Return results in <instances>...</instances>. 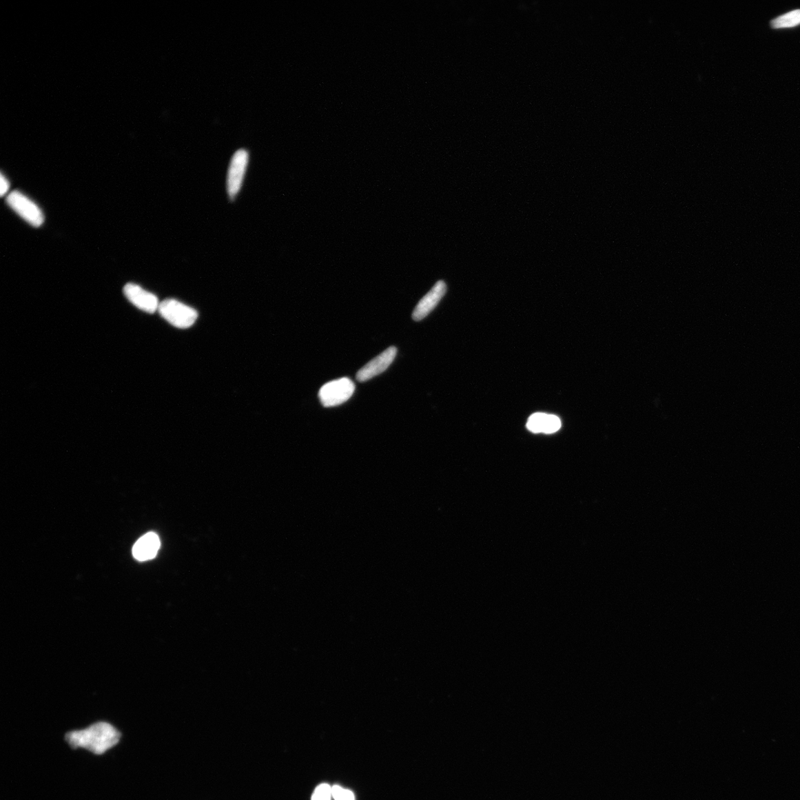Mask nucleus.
<instances>
[{"label":"nucleus","mask_w":800,"mask_h":800,"mask_svg":"<svg viewBox=\"0 0 800 800\" xmlns=\"http://www.w3.org/2000/svg\"><path fill=\"white\" fill-rule=\"evenodd\" d=\"M121 735L111 724L97 723L81 730H74L65 736L72 748H83L96 755H102L116 746Z\"/></svg>","instance_id":"obj_1"},{"label":"nucleus","mask_w":800,"mask_h":800,"mask_svg":"<svg viewBox=\"0 0 800 800\" xmlns=\"http://www.w3.org/2000/svg\"><path fill=\"white\" fill-rule=\"evenodd\" d=\"M158 311L166 321L178 329L192 327L198 318L196 311L174 299L161 302Z\"/></svg>","instance_id":"obj_2"},{"label":"nucleus","mask_w":800,"mask_h":800,"mask_svg":"<svg viewBox=\"0 0 800 800\" xmlns=\"http://www.w3.org/2000/svg\"><path fill=\"white\" fill-rule=\"evenodd\" d=\"M6 203L28 224L34 227H39L43 224L45 216L41 207L21 192L14 191L10 193L7 196Z\"/></svg>","instance_id":"obj_3"},{"label":"nucleus","mask_w":800,"mask_h":800,"mask_svg":"<svg viewBox=\"0 0 800 800\" xmlns=\"http://www.w3.org/2000/svg\"><path fill=\"white\" fill-rule=\"evenodd\" d=\"M354 391V383L345 378L325 384L320 390L319 398L324 407H334L347 402Z\"/></svg>","instance_id":"obj_4"},{"label":"nucleus","mask_w":800,"mask_h":800,"mask_svg":"<svg viewBox=\"0 0 800 800\" xmlns=\"http://www.w3.org/2000/svg\"><path fill=\"white\" fill-rule=\"evenodd\" d=\"M248 163L249 153L245 150L236 152L232 156L227 176V190L232 200L241 189Z\"/></svg>","instance_id":"obj_5"},{"label":"nucleus","mask_w":800,"mask_h":800,"mask_svg":"<svg viewBox=\"0 0 800 800\" xmlns=\"http://www.w3.org/2000/svg\"><path fill=\"white\" fill-rule=\"evenodd\" d=\"M125 298L137 309L153 314L159 309V300L154 294L147 291L139 285L127 283L123 289Z\"/></svg>","instance_id":"obj_6"},{"label":"nucleus","mask_w":800,"mask_h":800,"mask_svg":"<svg viewBox=\"0 0 800 800\" xmlns=\"http://www.w3.org/2000/svg\"><path fill=\"white\" fill-rule=\"evenodd\" d=\"M397 353L398 349L394 347L384 351L358 372L357 380L360 382L368 381L387 370L396 358Z\"/></svg>","instance_id":"obj_7"},{"label":"nucleus","mask_w":800,"mask_h":800,"mask_svg":"<svg viewBox=\"0 0 800 800\" xmlns=\"http://www.w3.org/2000/svg\"><path fill=\"white\" fill-rule=\"evenodd\" d=\"M447 286L442 280L438 281L431 290L424 296L415 307L412 318L415 321H421L434 309L438 305L443 296L446 294Z\"/></svg>","instance_id":"obj_8"},{"label":"nucleus","mask_w":800,"mask_h":800,"mask_svg":"<svg viewBox=\"0 0 800 800\" xmlns=\"http://www.w3.org/2000/svg\"><path fill=\"white\" fill-rule=\"evenodd\" d=\"M561 426L558 417L544 413L532 414L526 424L527 429L535 433H554L560 430Z\"/></svg>","instance_id":"obj_9"},{"label":"nucleus","mask_w":800,"mask_h":800,"mask_svg":"<svg viewBox=\"0 0 800 800\" xmlns=\"http://www.w3.org/2000/svg\"><path fill=\"white\" fill-rule=\"evenodd\" d=\"M161 547V541L154 533H148L135 543L133 555L140 561L154 558Z\"/></svg>","instance_id":"obj_10"},{"label":"nucleus","mask_w":800,"mask_h":800,"mask_svg":"<svg viewBox=\"0 0 800 800\" xmlns=\"http://www.w3.org/2000/svg\"><path fill=\"white\" fill-rule=\"evenodd\" d=\"M799 24L800 9L793 10V11L779 16L770 21V25L774 28H791Z\"/></svg>","instance_id":"obj_11"},{"label":"nucleus","mask_w":800,"mask_h":800,"mask_svg":"<svg viewBox=\"0 0 800 800\" xmlns=\"http://www.w3.org/2000/svg\"><path fill=\"white\" fill-rule=\"evenodd\" d=\"M332 787L328 784H321L313 794L311 800H331Z\"/></svg>","instance_id":"obj_12"},{"label":"nucleus","mask_w":800,"mask_h":800,"mask_svg":"<svg viewBox=\"0 0 800 800\" xmlns=\"http://www.w3.org/2000/svg\"><path fill=\"white\" fill-rule=\"evenodd\" d=\"M332 797L334 800H355L354 795L350 790L339 786L332 787Z\"/></svg>","instance_id":"obj_13"},{"label":"nucleus","mask_w":800,"mask_h":800,"mask_svg":"<svg viewBox=\"0 0 800 800\" xmlns=\"http://www.w3.org/2000/svg\"><path fill=\"white\" fill-rule=\"evenodd\" d=\"M9 189H10V183H9L8 181L7 180V178L6 176H4V175L2 174H1V187H0V194H1L2 196H5L8 193Z\"/></svg>","instance_id":"obj_14"}]
</instances>
